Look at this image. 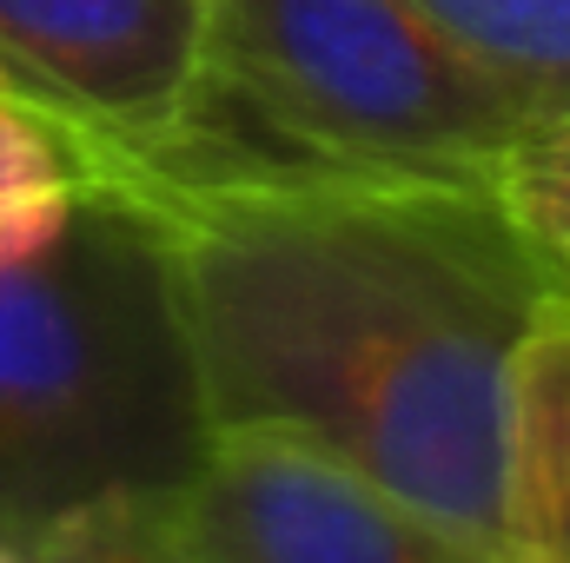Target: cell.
<instances>
[{"instance_id":"obj_1","label":"cell","mask_w":570,"mask_h":563,"mask_svg":"<svg viewBox=\"0 0 570 563\" xmlns=\"http://www.w3.org/2000/svg\"><path fill=\"white\" fill-rule=\"evenodd\" d=\"M94 192L159 233L206 431L292 424L504 563L511 365L558 279L491 186L173 172Z\"/></svg>"},{"instance_id":"obj_2","label":"cell","mask_w":570,"mask_h":563,"mask_svg":"<svg viewBox=\"0 0 570 563\" xmlns=\"http://www.w3.org/2000/svg\"><path fill=\"white\" fill-rule=\"evenodd\" d=\"M206 451V405L159 233L87 192L67 239L0 273V544L127 497L179 491Z\"/></svg>"},{"instance_id":"obj_3","label":"cell","mask_w":570,"mask_h":563,"mask_svg":"<svg viewBox=\"0 0 570 563\" xmlns=\"http://www.w3.org/2000/svg\"><path fill=\"white\" fill-rule=\"evenodd\" d=\"M524 120L412 0H213L206 87L146 172L491 186Z\"/></svg>"},{"instance_id":"obj_4","label":"cell","mask_w":570,"mask_h":563,"mask_svg":"<svg viewBox=\"0 0 570 563\" xmlns=\"http://www.w3.org/2000/svg\"><path fill=\"white\" fill-rule=\"evenodd\" d=\"M213 0H0V93L73 146L80 179L193 120Z\"/></svg>"},{"instance_id":"obj_5","label":"cell","mask_w":570,"mask_h":563,"mask_svg":"<svg viewBox=\"0 0 570 563\" xmlns=\"http://www.w3.org/2000/svg\"><path fill=\"white\" fill-rule=\"evenodd\" d=\"M173 524L199 563H484L292 424H213Z\"/></svg>"},{"instance_id":"obj_6","label":"cell","mask_w":570,"mask_h":563,"mask_svg":"<svg viewBox=\"0 0 570 563\" xmlns=\"http://www.w3.org/2000/svg\"><path fill=\"white\" fill-rule=\"evenodd\" d=\"M504 563H570V298L518 345L504 418Z\"/></svg>"},{"instance_id":"obj_7","label":"cell","mask_w":570,"mask_h":563,"mask_svg":"<svg viewBox=\"0 0 570 563\" xmlns=\"http://www.w3.org/2000/svg\"><path fill=\"white\" fill-rule=\"evenodd\" d=\"M531 120L570 113V0H412Z\"/></svg>"},{"instance_id":"obj_8","label":"cell","mask_w":570,"mask_h":563,"mask_svg":"<svg viewBox=\"0 0 570 563\" xmlns=\"http://www.w3.org/2000/svg\"><path fill=\"white\" fill-rule=\"evenodd\" d=\"M80 199H87V179L60 127H47L33 107L0 93V273L53 253Z\"/></svg>"},{"instance_id":"obj_9","label":"cell","mask_w":570,"mask_h":563,"mask_svg":"<svg viewBox=\"0 0 570 563\" xmlns=\"http://www.w3.org/2000/svg\"><path fill=\"white\" fill-rule=\"evenodd\" d=\"M491 199L570 298V113H538L491 166Z\"/></svg>"},{"instance_id":"obj_10","label":"cell","mask_w":570,"mask_h":563,"mask_svg":"<svg viewBox=\"0 0 570 563\" xmlns=\"http://www.w3.org/2000/svg\"><path fill=\"white\" fill-rule=\"evenodd\" d=\"M20 563H199L173 524V491L100 497L60 524H47Z\"/></svg>"},{"instance_id":"obj_11","label":"cell","mask_w":570,"mask_h":563,"mask_svg":"<svg viewBox=\"0 0 570 563\" xmlns=\"http://www.w3.org/2000/svg\"><path fill=\"white\" fill-rule=\"evenodd\" d=\"M0 563H20V551H7V544H0Z\"/></svg>"}]
</instances>
